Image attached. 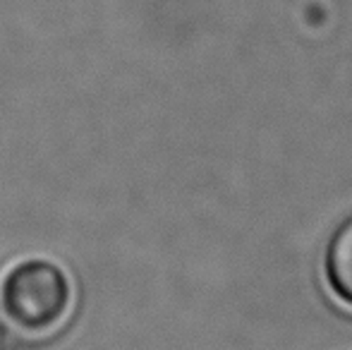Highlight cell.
<instances>
[{
    "mask_svg": "<svg viewBox=\"0 0 352 350\" xmlns=\"http://www.w3.org/2000/svg\"><path fill=\"white\" fill-rule=\"evenodd\" d=\"M79 309L72 269L51 254H17L0 266V327L27 343L58 338Z\"/></svg>",
    "mask_w": 352,
    "mask_h": 350,
    "instance_id": "cell-1",
    "label": "cell"
},
{
    "mask_svg": "<svg viewBox=\"0 0 352 350\" xmlns=\"http://www.w3.org/2000/svg\"><path fill=\"white\" fill-rule=\"evenodd\" d=\"M0 350H10V346H8V331H5L3 327H0Z\"/></svg>",
    "mask_w": 352,
    "mask_h": 350,
    "instance_id": "cell-3",
    "label": "cell"
},
{
    "mask_svg": "<svg viewBox=\"0 0 352 350\" xmlns=\"http://www.w3.org/2000/svg\"><path fill=\"white\" fill-rule=\"evenodd\" d=\"M324 276L331 295L352 309V219L345 221L326 245Z\"/></svg>",
    "mask_w": 352,
    "mask_h": 350,
    "instance_id": "cell-2",
    "label": "cell"
}]
</instances>
